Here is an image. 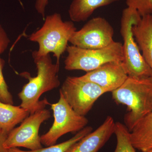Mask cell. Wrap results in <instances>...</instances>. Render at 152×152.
Returning <instances> with one entry per match:
<instances>
[{
	"instance_id": "cell-23",
	"label": "cell",
	"mask_w": 152,
	"mask_h": 152,
	"mask_svg": "<svg viewBox=\"0 0 152 152\" xmlns=\"http://www.w3.org/2000/svg\"><path fill=\"white\" fill-rule=\"evenodd\" d=\"M145 152H152V149L150 150L149 151H147Z\"/></svg>"
},
{
	"instance_id": "cell-5",
	"label": "cell",
	"mask_w": 152,
	"mask_h": 152,
	"mask_svg": "<svg viewBox=\"0 0 152 152\" xmlns=\"http://www.w3.org/2000/svg\"><path fill=\"white\" fill-rule=\"evenodd\" d=\"M68 55L64 61L68 71L82 70L87 72L96 69L106 63L124 61L123 45L114 41L102 48L86 49L68 45Z\"/></svg>"
},
{
	"instance_id": "cell-11",
	"label": "cell",
	"mask_w": 152,
	"mask_h": 152,
	"mask_svg": "<svg viewBox=\"0 0 152 152\" xmlns=\"http://www.w3.org/2000/svg\"><path fill=\"white\" fill-rule=\"evenodd\" d=\"M115 124L112 117H107L96 130L73 144L66 152H98L114 134Z\"/></svg>"
},
{
	"instance_id": "cell-9",
	"label": "cell",
	"mask_w": 152,
	"mask_h": 152,
	"mask_svg": "<svg viewBox=\"0 0 152 152\" xmlns=\"http://www.w3.org/2000/svg\"><path fill=\"white\" fill-rule=\"evenodd\" d=\"M114 29L106 19L93 18L81 29L76 31L69 42L72 45L86 49L102 48L114 42Z\"/></svg>"
},
{
	"instance_id": "cell-21",
	"label": "cell",
	"mask_w": 152,
	"mask_h": 152,
	"mask_svg": "<svg viewBox=\"0 0 152 152\" xmlns=\"http://www.w3.org/2000/svg\"><path fill=\"white\" fill-rule=\"evenodd\" d=\"M49 0H36L35 7L38 13L41 15L43 18H45V10Z\"/></svg>"
},
{
	"instance_id": "cell-18",
	"label": "cell",
	"mask_w": 152,
	"mask_h": 152,
	"mask_svg": "<svg viewBox=\"0 0 152 152\" xmlns=\"http://www.w3.org/2000/svg\"><path fill=\"white\" fill-rule=\"evenodd\" d=\"M129 7L134 9L141 17L152 14V0H126Z\"/></svg>"
},
{
	"instance_id": "cell-15",
	"label": "cell",
	"mask_w": 152,
	"mask_h": 152,
	"mask_svg": "<svg viewBox=\"0 0 152 152\" xmlns=\"http://www.w3.org/2000/svg\"><path fill=\"white\" fill-rule=\"evenodd\" d=\"M30 113L20 106L0 101V129L9 134L18 124L28 116Z\"/></svg>"
},
{
	"instance_id": "cell-4",
	"label": "cell",
	"mask_w": 152,
	"mask_h": 152,
	"mask_svg": "<svg viewBox=\"0 0 152 152\" xmlns=\"http://www.w3.org/2000/svg\"><path fill=\"white\" fill-rule=\"evenodd\" d=\"M141 16L134 9L127 7L123 11L121 22L124 63L128 76L136 78L152 77V72L140 52L132 31L133 25Z\"/></svg>"
},
{
	"instance_id": "cell-12",
	"label": "cell",
	"mask_w": 152,
	"mask_h": 152,
	"mask_svg": "<svg viewBox=\"0 0 152 152\" xmlns=\"http://www.w3.org/2000/svg\"><path fill=\"white\" fill-rule=\"evenodd\" d=\"M132 31L142 56L151 70L152 77V15L142 17L133 25Z\"/></svg>"
},
{
	"instance_id": "cell-16",
	"label": "cell",
	"mask_w": 152,
	"mask_h": 152,
	"mask_svg": "<svg viewBox=\"0 0 152 152\" xmlns=\"http://www.w3.org/2000/svg\"><path fill=\"white\" fill-rule=\"evenodd\" d=\"M92 130L93 129L91 127H86L81 130L78 132L75 135L69 140L58 145H53L45 148H42L37 150L25 151L20 149L18 148H14L7 149V152H66L73 144L78 141L82 138L92 132Z\"/></svg>"
},
{
	"instance_id": "cell-6",
	"label": "cell",
	"mask_w": 152,
	"mask_h": 152,
	"mask_svg": "<svg viewBox=\"0 0 152 152\" xmlns=\"http://www.w3.org/2000/svg\"><path fill=\"white\" fill-rule=\"evenodd\" d=\"M54 121L51 127L40 137L42 145L48 147L56 144L62 136L69 133L78 132L86 127L88 120L76 113L60 93L56 103L50 104Z\"/></svg>"
},
{
	"instance_id": "cell-8",
	"label": "cell",
	"mask_w": 152,
	"mask_h": 152,
	"mask_svg": "<svg viewBox=\"0 0 152 152\" xmlns=\"http://www.w3.org/2000/svg\"><path fill=\"white\" fill-rule=\"evenodd\" d=\"M30 115L9 133L4 144L6 149L23 147L35 150L43 148L39 130L41 124L50 118V112L45 108Z\"/></svg>"
},
{
	"instance_id": "cell-25",
	"label": "cell",
	"mask_w": 152,
	"mask_h": 152,
	"mask_svg": "<svg viewBox=\"0 0 152 152\" xmlns=\"http://www.w3.org/2000/svg\"></svg>"
},
{
	"instance_id": "cell-2",
	"label": "cell",
	"mask_w": 152,
	"mask_h": 152,
	"mask_svg": "<svg viewBox=\"0 0 152 152\" xmlns=\"http://www.w3.org/2000/svg\"><path fill=\"white\" fill-rule=\"evenodd\" d=\"M112 94L116 103L127 107L124 121L130 132L139 121L152 111L151 77L136 78L128 76Z\"/></svg>"
},
{
	"instance_id": "cell-7",
	"label": "cell",
	"mask_w": 152,
	"mask_h": 152,
	"mask_svg": "<svg viewBox=\"0 0 152 152\" xmlns=\"http://www.w3.org/2000/svg\"><path fill=\"white\" fill-rule=\"evenodd\" d=\"M60 93L76 113L85 116L98 99L107 92L92 82L79 77H68L62 85Z\"/></svg>"
},
{
	"instance_id": "cell-13",
	"label": "cell",
	"mask_w": 152,
	"mask_h": 152,
	"mask_svg": "<svg viewBox=\"0 0 152 152\" xmlns=\"http://www.w3.org/2000/svg\"><path fill=\"white\" fill-rule=\"evenodd\" d=\"M130 136L136 149L142 152L152 149V111L137 123Z\"/></svg>"
},
{
	"instance_id": "cell-20",
	"label": "cell",
	"mask_w": 152,
	"mask_h": 152,
	"mask_svg": "<svg viewBox=\"0 0 152 152\" xmlns=\"http://www.w3.org/2000/svg\"><path fill=\"white\" fill-rule=\"evenodd\" d=\"M10 43V40L7 33L0 25V54L7 50Z\"/></svg>"
},
{
	"instance_id": "cell-1",
	"label": "cell",
	"mask_w": 152,
	"mask_h": 152,
	"mask_svg": "<svg viewBox=\"0 0 152 152\" xmlns=\"http://www.w3.org/2000/svg\"><path fill=\"white\" fill-rule=\"evenodd\" d=\"M37 67V73L32 77L27 72H24L20 75L28 79V82L23 87L18 94L21 101L20 106L27 110L30 114L45 109L49 103L47 99L40 101L44 93L58 88L60 85L58 73L60 64H53L50 54L37 56L32 55Z\"/></svg>"
},
{
	"instance_id": "cell-22",
	"label": "cell",
	"mask_w": 152,
	"mask_h": 152,
	"mask_svg": "<svg viewBox=\"0 0 152 152\" xmlns=\"http://www.w3.org/2000/svg\"><path fill=\"white\" fill-rule=\"evenodd\" d=\"M8 135L7 133L0 129V152H7V151L4 147V143Z\"/></svg>"
},
{
	"instance_id": "cell-19",
	"label": "cell",
	"mask_w": 152,
	"mask_h": 152,
	"mask_svg": "<svg viewBox=\"0 0 152 152\" xmlns=\"http://www.w3.org/2000/svg\"><path fill=\"white\" fill-rule=\"evenodd\" d=\"M4 61L0 56V101L6 104H14L13 99L8 90V87L4 78L3 69Z\"/></svg>"
},
{
	"instance_id": "cell-14",
	"label": "cell",
	"mask_w": 152,
	"mask_h": 152,
	"mask_svg": "<svg viewBox=\"0 0 152 152\" xmlns=\"http://www.w3.org/2000/svg\"><path fill=\"white\" fill-rule=\"evenodd\" d=\"M120 1L121 0H73L69 8V16L72 21H85L96 9Z\"/></svg>"
},
{
	"instance_id": "cell-17",
	"label": "cell",
	"mask_w": 152,
	"mask_h": 152,
	"mask_svg": "<svg viewBox=\"0 0 152 152\" xmlns=\"http://www.w3.org/2000/svg\"><path fill=\"white\" fill-rule=\"evenodd\" d=\"M117 145L114 152H136L131 142L130 132L125 125L119 122L115 124Z\"/></svg>"
},
{
	"instance_id": "cell-10",
	"label": "cell",
	"mask_w": 152,
	"mask_h": 152,
	"mask_svg": "<svg viewBox=\"0 0 152 152\" xmlns=\"http://www.w3.org/2000/svg\"><path fill=\"white\" fill-rule=\"evenodd\" d=\"M128 77L124 62L116 61L106 63L79 77L96 84L107 92H112L119 88Z\"/></svg>"
},
{
	"instance_id": "cell-24",
	"label": "cell",
	"mask_w": 152,
	"mask_h": 152,
	"mask_svg": "<svg viewBox=\"0 0 152 152\" xmlns=\"http://www.w3.org/2000/svg\"><path fill=\"white\" fill-rule=\"evenodd\" d=\"M18 1H19L20 2V4H21L22 5H23V4H22V3L21 2V1H20V0H18Z\"/></svg>"
},
{
	"instance_id": "cell-3",
	"label": "cell",
	"mask_w": 152,
	"mask_h": 152,
	"mask_svg": "<svg viewBox=\"0 0 152 152\" xmlns=\"http://www.w3.org/2000/svg\"><path fill=\"white\" fill-rule=\"evenodd\" d=\"M76 31L73 23L64 21L60 14L48 16L41 28L29 37L30 41L39 45V50L32 55L42 56L52 53L56 58V63L60 64L61 56L66 50L69 41Z\"/></svg>"
}]
</instances>
